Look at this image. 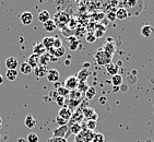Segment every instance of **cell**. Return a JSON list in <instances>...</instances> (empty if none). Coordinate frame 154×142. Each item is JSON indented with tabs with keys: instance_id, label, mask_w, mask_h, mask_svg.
<instances>
[{
	"instance_id": "1",
	"label": "cell",
	"mask_w": 154,
	"mask_h": 142,
	"mask_svg": "<svg viewBox=\"0 0 154 142\" xmlns=\"http://www.w3.org/2000/svg\"><path fill=\"white\" fill-rule=\"evenodd\" d=\"M94 58L100 66H107L108 63L112 62V58H113V57L109 56L107 53H105L102 48H100L97 51V53L95 54Z\"/></svg>"
},
{
	"instance_id": "2",
	"label": "cell",
	"mask_w": 154,
	"mask_h": 142,
	"mask_svg": "<svg viewBox=\"0 0 154 142\" xmlns=\"http://www.w3.org/2000/svg\"><path fill=\"white\" fill-rule=\"evenodd\" d=\"M54 22H55V24H56V26L58 27H63L66 25V24L68 23L69 20H70V18H69V14L67 13V12L65 11H58L55 14V17H54Z\"/></svg>"
},
{
	"instance_id": "3",
	"label": "cell",
	"mask_w": 154,
	"mask_h": 142,
	"mask_svg": "<svg viewBox=\"0 0 154 142\" xmlns=\"http://www.w3.org/2000/svg\"><path fill=\"white\" fill-rule=\"evenodd\" d=\"M63 85H65L69 91H74V90H77L78 85H79V80H78L77 76L68 77L67 79H66Z\"/></svg>"
},
{
	"instance_id": "4",
	"label": "cell",
	"mask_w": 154,
	"mask_h": 142,
	"mask_svg": "<svg viewBox=\"0 0 154 142\" xmlns=\"http://www.w3.org/2000/svg\"><path fill=\"white\" fill-rule=\"evenodd\" d=\"M82 114H83V117L85 119H88V120H97V114H96V112H95L94 108H92V107H84L82 110Z\"/></svg>"
},
{
	"instance_id": "5",
	"label": "cell",
	"mask_w": 154,
	"mask_h": 142,
	"mask_svg": "<svg viewBox=\"0 0 154 142\" xmlns=\"http://www.w3.org/2000/svg\"><path fill=\"white\" fill-rule=\"evenodd\" d=\"M141 35L146 39H151L154 37V27L150 24H145L141 27Z\"/></svg>"
},
{
	"instance_id": "6",
	"label": "cell",
	"mask_w": 154,
	"mask_h": 142,
	"mask_svg": "<svg viewBox=\"0 0 154 142\" xmlns=\"http://www.w3.org/2000/svg\"><path fill=\"white\" fill-rule=\"evenodd\" d=\"M47 81L51 83H56L59 81L60 79V73L57 69H48V73L46 76Z\"/></svg>"
},
{
	"instance_id": "7",
	"label": "cell",
	"mask_w": 154,
	"mask_h": 142,
	"mask_svg": "<svg viewBox=\"0 0 154 142\" xmlns=\"http://www.w3.org/2000/svg\"><path fill=\"white\" fill-rule=\"evenodd\" d=\"M70 133L69 130L68 125L67 126H62V127H58L56 130L54 131V136L53 137H57V138H66L67 139V136Z\"/></svg>"
},
{
	"instance_id": "8",
	"label": "cell",
	"mask_w": 154,
	"mask_h": 142,
	"mask_svg": "<svg viewBox=\"0 0 154 142\" xmlns=\"http://www.w3.org/2000/svg\"><path fill=\"white\" fill-rule=\"evenodd\" d=\"M33 19H34V18H33L32 12H30V11H25L20 15L21 23L23 24V25H25V26H27V25H31V24H32Z\"/></svg>"
},
{
	"instance_id": "9",
	"label": "cell",
	"mask_w": 154,
	"mask_h": 142,
	"mask_svg": "<svg viewBox=\"0 0 154 142\" xmlns=\"http://www.w3.org/2000/svg\"><path fill=\"white\" fill-rule=\"evenodd\" d=\"M58 116H59L60 118L65 119V120L69 122L72 117V110H70L69 107L63 106V107H61V108L59 110V112H58Z\"/></svg>"
},
{
	"instance_id": "10",
	"label": "cell",
	"mask_w": 154,
	"mask_h": 142,
	"mask_svg": "<svg viewBox=\"0 0 154 142\" xmlns=\"http://www.w3.org/2000/svg\"><path fill=\"white\" fill-rule=\"evenodd\" d=\"M33 72H34V74H35L36 78H38V79H41V78H44L47 76L48 73V68L47 67H45V66H37L36 68L33 69Z\"/></svg>"
},
{
	"instance_id": "11",
	"label": "cell",
	"mask_w": 154,
	"mask_h": 142,
	"mask_svg": "<svg viewBox=\"0 0 154 142\" xmlns=\"http://www.w3.org/2000/svg\"><path fill=\"white\" fill-rule=\"evenodd\" d=\"M19 66V61L15 57H8L6 59V67L9 70H17Z\"/></svg>"
},
{
	"instance_id": "12",
	"label": "cell",
	"mask_w": 154,
	"mask_h": 142,
	"mask_svg": "<svg viewBox=\"0 0 154 142\" xmlns=\"http://www.w3.org/2000/svg\"><path fill=\"white\" fill-rule=\"evenodd\" d=\"M46 53V48L44 47V45L42 43H36L33 45V54H35L37 56H42Z\"/></svg>"
},
{
	"instance_id": "13",
	"label": "cell",
	"mask_w": 154,
	"mask_h": 142,
	"mask_svg": "<svg viewBox=\"0 0 154 142\" xmlns=\"http://www.w3.org/2000/svg\"><path fill=\"white\" fill-rule=\"evenodd\" d=\"M83 119H84V117H83L82 110H78L74 114H72V117H71V119H70V122H71V124H80V122H82Z\"/></svg>"
},
{
	"instance_id": "14",
	"label": "cell",
	"mask_w": 154,
	"mask_h": 142,
	"mask_svg": "<svg viewBox=\"0 0 154 142\" xmlns=\"http://www.w3.org/2000/svg\"><path fill=\"white\" fill-rule=\"evenodd\" d=\"M106 70H107V73L110 74L112 77H114L116 74H118L119 67H118V65H116L114 62H110V63H108V65L106 66Z\"/></svg>"
},
{
	"instance_id": "15",
	"label": "cell",
	"mask_w": 154,
	"mask_h": 142,
	"mask_svg": "<svg viewBox=\"0 0 154 142\" xmlns=\"http://www.w3.org/2000/svg\"><path fill=\"white\" fill-rule=\"evenodd\" d=\"M26 62L32 67L33 69L36 68V67L39 65V56H37V55H35V54H32V55L27 58Z\"/></svg>"
},
{
	"instance_id": "16",
	"label": "cell",
	"mask_w": 154,
	"mask_h": 142,
	"mask_svg": "<svg viewBox=\"0 0 154 142\" xmlns=\"http://www.w3.org/2000/svg\"><path fill=\"white\" fill-rule=\"evenodd\" d=\"M36 119L33 117L32 115H27L26 117H25V119H24V125L26 126L29 129H33V128L36 126Z\"/></svg>"
},
{
	"instance_id": "17",
	"label": "cell",
	"mask_w": 154,
	"mask_h": 142,
	"mask_svg": "<svg viewBox=\"0 0 154 142\" xmlns=\"http://www.w3.org/2000/svg\"><path fill=\"white\" fill-rule=\"evenodd\" d=\"M102 49H103L105 53L108 54L109 56L113 57L114 56V53H115V51H116L115 44H114V43H106V44H105L103 47H102Z\"/></svg>"
},
{
	"instance_id": "18",
	"label": "cell",
	"mask_w": 154,
	"mask_h": 142,
	"mask_svg": "<svg viewBox=\"0 0 154 142\" xmlns=\"http://www.w3.org/2000/svg\"><path fill=\"white\" fill-rule=\"evenodd\" d=\"M37 18H38V21L41 23L44 24L45 22H47L48 20H51V13H49L47 10H43V11H41L38 13V17H37Z\"/></svg>"
},
{
	"instance_id": "19",
	"label": "cell",
	"mask_w": 154,
	"mask_h": 142,
	"mask_svg": "<svg viewBox=\"0 0 154 142\" xmlns=\"http://www.w3.org/2000/svg\"><path fill=\"white\" fill-rule=\"evenodd\" d=\"M20 72L21 73H23V74H30V73H32L33 72V68L31 67L29 63H27L26 61H24V62H22L20 66Z\"/></svg>"
},
{
	"instance_id": "20",
	"label": "cell",
	"mask_w": 154,
	"mask_h": 142,
	"mask_svg": "<svg viewBox=\"0 0 154 142\" xmlns=\"http://www.w3.org/2000/svg\"><path fill=\"white\" fill-rule=\"evenodd\" d=\"M128 11L126 8H118L116 10V17L118 20H126L128 19Z\"/></svg>"
},
{
	"instance_id": "21",
	"label": "cell",
	"mask_w": 154,
	"mask_h": 142,
	"mask_svg": "<svg viewBox=\"0 0 154 142\" xmlns=\"http://www.w3.org/2000/svg\"><path fill=\"white\" fill-rule=\"evenodd\" d=\"M54 42H55V37H53V36H47V37H44V39L42 41V44L44 45V47L46 48V51H47L49 48L54 47Z\"/></svg>"
},
{
	"instance_id": "22",
	"label": "cell",
	"mask_w": 154,
	"mask_h": 142,
	"mask_svg": "<svg viewBox=\"0 0 154 142\" xmlns=\"http://www.w3.org/2000/svg\"><path fill=\"white\" fill-rule=\"evenodd\" d=\"M43 25H44V30L46 31V32H49V33L54 32V31H55L57 29L56 24H55V22H54L53 19L48 20L47 22H45V23L43 24Z\"/></svg>"
},
{
	"instance_id": "23",
	"label": "cell",
	"mask_w": 154,
	"mask_h": 142,
	"mask_svg": "<svg viewBox=\"0 0 154 142\" xmlns=\"http://www.w3.org/2000/svg\"><path fill=\"white\" fill-rule=\"evenodd\" d=\"M89 74H90V71L88 70V69H82V70H80V72L77 74V78H78V80H79V82H86V79L89 77Z\"/></svg>"
},
{
	"instance_id": "24",
	"label": "cell",
	"mask_w": 154,
	"mask_h": 142,
	"mask_svg": "<svg viewBox=\"0 0 154 142\" xmlns=\"http://www.w3.org/2000/svg\"><path fill=\"white\" fill-rule=\"evenodd\" d=\"M69 130H70L71 133L78 136V134L83 130V127L81 124H71L70 126H69Z\"/></svg>"
},
{
	"instance_id": "25",
	"label": "cell",
	"mask_w": 154,
	"mask_h": 142,
	"mask_svg": "<svg viewBox=\"0 0 154 142\" xmlns=\"http://www.w3.org/2000/svg\"><path fill=\"white\" fill-rule=\"evenodd\" d=\"M18 76H19L18 70H9V69H7L6 78L9 81H15L17 79H18Z\"/></svg>"
},
{
	"instance_id": "26",
	"label": "cell",
	"mask_w": 154,
	"mask_h": 142,
	"mask_svg": "<svg viewBox=\"0 0 154 142\" xmlns=\"http://www.w3.org/2000/svg\"><path fill=\"white\" fill-rule=\"evenodd\" d=\"M68 45H69V48L71 49V51H75L79 46V41L75 36H72L70 39H68Z\"/></svg>"
},
{
	"instance_id": "27",
	"label": "cell",
	"mask_w": 154,
	"mask_h": 142,
	"mask_svg": "<svg viewBox=\"0 0 154 142\" xmlns=\"http://www.w3.org/2000/svg\"><path fill=\"white\" fill-rule=\"evenodd\" d=\"M56 92H57V94L59 95V96H62V97H67V96H69V94H70V91H69L65 85L59 86L58 89H56Z\"/></svg>"
},
{
	"instance_id": "28",
	"label": "cell",
	"mask_w": 154,
	"mask_h": 142,
	"mask_svg": "<svg viewBox=\"0 0 154 142\" xmlns=\"http://www.w3.org/2000/svg\"><path fill=\"white\" fill-rule=\"evenodd\" d=\"M124 82V79L120 74H116L114 77H112V84L113 86H120Z\"/></svg>"
},
{
	"instance_id": "29",
	"label": "cell",
	"mask_w": 154,
	"mask_h": 142,
	"mask_svg": "<svg viewBox=\"0 0 154 142\" xmlns=\"http://www.w3.org/2000/svg\"><path fill=\"white\" fill-rule=\"evenodd\" d=\"M49 61H51V56H49L47 53H45L44 55L39 56V66H45V67H47L48 62Z\"/></svg>"
},
{
	"instance_id": "30",
	"label": "cell",
	"mask_w": 154,
	"mask_h": 142,
	"mask_svg": "<svg viewBox=\"0 0 154 142\" xmlns=\"http://www.w3.org/2000/svg\"><path fill=\"white\" fill-rule=\"evenodd\" d=\"M95 95H96V90H95V88L90 86L89 89H88V91L85 92V97L88 98V100H93V98L95 97Z\"/></svg>"
},
{
	"instance_id": "31",
	"label": "cell",
	"mask_w": 154,
	"mask_h": 142,
	"mask_svg": "<svg viewBox=\"0 0 154 142\" xmlns=\"http://www.w3.org/2000/svg\"><path fill=\"white\" fill-rule=\"evenodd\" d=\"M27 142H38V136L35 132H30L26 137Z\"/></svg>"
},
{
	"instance_id": "32",
	"label": "cell",
	"mask_w": 154,
	"mask_h": 142,
	"mask_svg": "<svg viewBox=\"0 0 154 142\" xmlns=\"http://www.w3.org/2000/svg\"><path fill=\"white\" fill-rule=\"evenodd\" d=\"M92 142H105V136L103 133H94Z\"/></svg>"
},
{
	"instance_id": "33",
	"label": "cell",
	"mask_w": 154,
	"mask_h": 142,
	"mask_svg": "<svg viewBox=\"0 0 154 142\" xmlns=\"http://www.w3.org/2000/svg\"><path fill=\"white\" fill-rule=\"evenodd\" d=\"M65 53H66V49H65V47L62 46V47L55 49V55H54V57H55V58H60V57L65 56Z\"/></svg>"
},
{
	"instance_id": "34",
	"label": "cell",
	"mask_w": 154,
	"mask_h": 142,
	"mask_svg": "<svg viewBox=\"0 0 154 142\" xmlns=\"http://www.w3.org/2000/svg\"><path fill=\"white\" fill-rule=\"evenodd\" d=\"M89 88H90V86H89V84H88V82H79V85H78L77 90H78V91H80L81 93H82V92H84V93H85Z\"/></svg>"
},
{
	"instance_id": "35",
	"label": "cell",
	"mask_w": 154,
	"mask_h": 142,
	"mask_svg": "<svg viewBox=\"0 0 154 142\" xmlns=\"http://www.w3.org/2000/svg\"><path fill=\"white\" fill-rule=\"evenodd\" d=\"M96 128V122L95 120H88L85 124V129L90 131H93Z\"/></svg>"
},
{
	"instance_id": "36",
	"label": "cell",
	"mask_w": 154,
	"mask_h": 142,
	"mask_svg": "<svg viewBox=\"0 0 154 142\" xmlns=\"http://www.w3.org/2000/svg\"><path fill=\"white\" fill-rule=\"evenodd\" d=\"M107 19H108L110 22H114V21H116L117 17H116V9H115V8H113V9L107 13Z\"/></svg>"
},
{
	"instance_id": "37",
	"label": "cell",
	"mask_w": 154,
	"mask_h": 142,
	"mask_svg": "<svg viewBox=\"0 0 154 142\" xmlns=\"http://www.w3.org/2000/svg\"><path fill=\"white\" fill-rule=\"evenodd\" d=\"M85 41L89 43V44H93V43H95V41H96V37H95L94 33H88L85 36Z\"/></svg>"
},
{
	"instance_id": "38",
	"label": "cell",
	"mask_w": 154,
	"mask_h": 142,
	"mask_svg": "<svg viewBox=\"0 0 154 142\" xmlns=\"http://www.w3.org/2000/svg\"><path fill=\"white\" fill-rule=\"evenodd\" d=\"M137 81H138V78H137V76H134V74H129L127 77V82L128 84H136Z\"/></svg>"
},
{
	"instance_id": "39",
	"label": "cell",
	"mask_w": 154,
	"mask_h": 142,
	"mask_svg": "<svg viewBox=\"0 0 154 142\" xmlns=\"http://www.w3.org/2000/svg\"><path fill=\"white\" fill-rule=\"evenodd\" d=\"M56 122H57V125H58L59 127H62V126H67V124H68V122H67V120L60 118L58 115H57V117H56Z\"/></svg>"
},
{
	"instance_id": "40",
	"label": "cell",
	"mask_w": 154,
	"mask_h": 142,
	"mask_svg": "<svg viewBox=\"0 0 154 142\" xmlns=\"http://www.w3.org/2000/svg\"><path fill=\"white\" fill-rule=\"evenodd\" d=\"M65 98L66 97H62V96H59V95H58V96L56 97V100H55V102L57 103V105H59L60 108L63 107V105H65Z\"/></svg>"
},
{
	"instance_id": "41",
	"label": "cell",
	"mask_w": 154,
	"mask_h": 142,
	"mask_svg": "<svg viewBox=\"0 0 154 142\" xmlns=\"http://www.w3.org/2000/svg\"><path fill=\"white\" fill-rule=\"evenodd\" d=\"M47 142H68L66 138H57V137H51Z\"/></svg>"
},
{
	"instance_id": "42",
	"label": "cell",
	"mask_w": 154,
	"mask_h": 142,
	"mask_svg": "<svg viewBox=\"0 0 154 142\" xmlns=\"http://www.w3.org/2000/svg\"><path fill=\"white\" fill-rule=\"evenodd\" d=\"M62 47V42L60 39H58V37H55V42H54V48L55 49H57V48H60Z\"/></svg>"
},
{
	"instance_id": "43",
	"label": "cell",
	"mask_w": 154,
	"mask_h": 142,
	"mask_svg": "<svg viewBox=\"0 0 154 142\" xmlns=\"http://www.w3.org/2000/svg\"><path fill=\"white\" fill-rule=\"evenodd\" d=\"M137 3H138L137 1H126V2H124V5H125V8H126V7L129 8V7H134Z\"/></svg>"
},
{
	"instance_id": "44",
	"label": "cell",
	"mask_w": 154,
	"mask_h": 142,
	"mask_svg": "<svg viewBox=\"0 0 154 142\" xmlns=\"http://www.w3.org/2000/svg\"><path fill=\"white\" fill-rule=\"evenodd\" d=\"M120 91H122V92H127L128 91V85H127V84H122V85H120Z\"/></svg>"
},
{
	"instance_id": "45",
	"label": "cell",
	"mask_w": 154,
	"mask_h": 142,
	"mask_svg": "<svg viewBox=\"0 0 154 142\" xmlns=\"http://www.w3.org/2000/svg\"><path fill=\"white\" fill-rule=\"evenodd\" d=\"M106 101H107V98L105 97V96H102V97L100 98V104H101V105H104V104L106 103Z\"/></svg>"
},
{
	"instance_id": "46",
	"label": "cell",
	"mask_w": 154,
	"mask_h": 142,
	"mask_svg": "<svg viewBox=\"0 0 154 142\" xmlns=\"http://www.w3.org/2000/svg\"><path fill=\"white\" fill-rule=\"evenodd\" d=\"M120 91V86H113V92H119Z\"/></svg>"
},
{
	"instance_id": "47",
	"label": "cell",
	"mask_w": 154,
	"mask_h": 142,
	"mask_svg": "<svg viewBox=\"0 0 154 142\" xmlns=\"http://www.w3.org/2000/svg\"><path fill=\"white\" fill-rule=\"evenodd\" d=\"M3 83V77H2V74H0V85Z\"/></svg>"
},
{
	"instance_id": "48",
	"label": "cell",
	"mask_w": 154,
	"mask_h": 142,
	"mask_svg": "<svg viewBox=\"0 0 154 142\" xmlns=\"http://www.w3.org/2000/svg\"><path fill=\"white\" fill-rule=\"evenodd\" d=\"M18 142H27L26 139H23V138H20V139L18 140Z\"/></svg>"
},
{
	"instance_id": "49",
	"label": "cell",
	"mask_w": 154,
	"mask_h": 142,
	"mask_svg": "<svg viewBox=\"0 0 154 142\" xmlns=\"http://www.w3.org/2000/svg\"><path fill=\"white\" fill-rule=\"evenodd\" d=\"M59 86H61V85H60V83H58V82L55 83V88H56V89H58Z\"/></svg>"
},
{
	"instance_id": "50",
	"label": "cell",
	"mask_w": 154,
	"mask_h": 142,
	"mask_svg": "<svg viewBox=\"0 0 154 142\" xmlns=\"http://www.w3.org/2000/svg\"><path fill=\"white\" fill-rule=\"evenodd\" d=\"M1 127H2V118L0 117V129H1Z\"/></svg>"
},
{
	"instance_id": "51",
	"label": "cell",
	"mask_w": 154,
	"mask_h": 142,
	"mask_svg": "<svg viewBox=\"0 0 154 142\" xmlns=\"http://www.w3.org/2000/svg\"><path fill=\"white\" fill-rule=\"evenodd\" d=\"M145 142H152V141L150 139H148V140H145Z\"/></svg>"
}]
</instances>
